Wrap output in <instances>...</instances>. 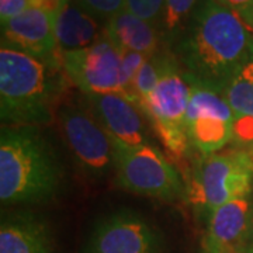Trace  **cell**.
<instances>
[{
    "label": "cell",
    "instance_id": "obj_1",
    "mask_svg": "<svg viewBox=\"0 0 253 253\" xmlns=\"http://www.w3.org/2000/svg\"><path fill=\"white\" fill-rule=\"evenodd\" d=\"M252 48V31L217 0H200L170 46L187 76L222 93Z\"/></svg>",
    "mask_w": 253,
    "mask_h": 253
},
{
    "label": "cell",
    "instance_id": "obj_2",
    "mask_svg": "<svg viewBox=\"0 0 253 253\" xmlns=\"http://www.w3.org/2000/svg\"><path fill=\"white\" fill-rule=\"evenodd\" d=\"M61 179V162L37 126H3L0 200L4 206L52 199Z\"/></svg>",
    "mask_w": 253,
    "mask_h": 253
},
{
    "label": "cell",
    "instance_id": "obj_3",
    "mask_svg": "<svg viewBox=\"0 0 253 253\" xmlns=\"http://www.w3.org/2000/svg\"><path fill=\"white\" fill-rule=\"evenodd\" d=\"M51 68L18 49L0 48V117L3 124L37 126L54 118L56 82Z\"/></svg>",
    "mask_w": 253,
    "mask_h": 253
},
{
    "label": "cell",
    "instance_id": "obj_4",
    "mask_svg": "<svg viewBox=\"0 0 253 253\" xmlns=\"http://www.w3.org/2000/svg\"><path fill=\"white\" fill-rule=\"evenodd\" d=\"M187 199L200 218H207L228 201L249 197L253 191V152L224 148L199 155L190 170Z\"/></svg>",
    "mask_w": 253,
    "mask_h": 253
},
{
    "label": "cell",
    "instance_id": "obj_5",
    "mask_svg": "<svg viewBox=\"0 0 253 253\" xmlns=\"http://www.w3.org/2000/svg\"><path fill=\"white\" fill-rule=\"evenodd\" d=\"M114 158L117 183L123 189L163 201H179L189 196L180 172L151 142L138 146L114 142Z\"/></svg>",
    "mask_w": 253,
    "mask_h": 253
},
{
    "label": "cell",
    "instance_id": "obj_6",
    "mask_svg": "<svg viewBox=\"0 0 253 253\" xmlns=\"http://www.w3.org/2000/svg\"><path fill=\"white\" fill-rule=\"evenodd\" d=\"M189 100V82L173 54L156 89L141 111L166 151L176 161H184L191 149L186 129Z\"/></svg>",
    "mask_w": 253,
    "mask_h": 253
},
{
    "label": "cell",
    "instance_id": "obj_7",
    "mask_svg": "<svg viewBox=\"0 0 253 253\" xmlns=\"http://www.w3.org/2000/svg\"><path fill=\"white\" fill-rule=\"evenodd\" d=\"M63 141L82 172L100 179L114 170V142L86 106L66 104L56 111Z\"/></svg>",
    "mask_w": 253,
    "mask_h": 253
},
{
    "label": "cell",
    "instance_id": "obj_8",
    "mask_svg": "<svg viewBox=\"0 0 253 253\" xmlns=\"http://www.w3.org/2000/svg\"><path fill=\"white\" fill-rule=\"evenodd\" d=\"M190 100L186 116V129L191 149L199 155L222 151L232 139L234 111L222 91L187 76Z\"/></svg>",
    "mask_w": 253,
    "mask_h": 253
},
{
    "label": "cell",
    "instance_id": "obj_9",
    "mask_svg": "<svg viewBox=\"0 0 253 253\" xmlns=\"http://www.w3.org/2000/svg\"><path fill=\"white\" fill-rule=\"evenodd\" d=\"M61 58L65 75L83 94H123L120 83L121 54L106 30L93 45L63 52Z\"/></svg>",
    "mask_w": 253,
    "mask_h": 253
},
{
    "label": "cell",
    "instance_id": "obj_10",
    "mask_svg": "<svg viewBox=\"0 0 253 253\" xmlns=\"http://www.w3.org/2000/svg\"><path fill=\"white\" fill-rule=\"evenodd\" d=\"M84 253H163V238L144 217L123 210L100 219Z\"/></svg>",
    "mask_w": 253,
    "mask_h": 253
},
{
    "label": "cell",
    "instance_id": "obj_11",
    "mask_svg": "<svg viewBox=\"0 0 253 253\" xmlns=\"http://www.w3.org/2000/svg\"><path fill=\"white\" fill-rule=\"evenodd\" d=\"M55 11L30 7L1 24V45L18 49L51 68H62L55 36Z\"/></svg>",
    "mask_w": 253,
    "mask_h": 253
},
{
    "label": "cell",
    "instance_id": "obj_12",
    "mask_svg": "<svg viewBox=\"0 0 253 253\" xmlns=\"http://www.w3.org/2000/svg\"><path fill=\"white\" fill-rule=\"evenodd\" d=\"M84 103L113 142L126 146L149 144L141 110L120 93L84 94Z\"/></svg>",
    "mask_w": 253,
    "mask_h": 253
},
{
    "label": "cell",
    "instance_id": "obj_13",
    "mask_svg": "<svg viewBox=\"0 0 253 253\" xmlns=\"http://www.w3.org/2000/svg\"><path fill=\"white\" fill-rule=\"evenodd\" d=\"M253 211L249 197L215 208L207 219L204 253H228L249 244Z\"/></svg>",
    "mask_w": 253,
    "mask_h": 253
},
{
    "label": "cell",
    "instance_id": "obj_14",
    "mask_svg": "<svg viewBox=\"0 0 253 253\" xmlns=\"http://www.w3.org/2000/svg\"><path fill=\"white\" fill-rule=\"evenodd\" d=\"M104 33V26L86 13L75 0L59 6L55 16V36L59 54L93 45Z\"/></svg>",
    "mask_w": 253,
    "mask_h": 253
},
{
    "label": "cell",
    "instance_id": "obj_15",
    "mask_svg": "<svg viewBox=\"0 0 253 253\" xmlns=\"http://www.w3.org/2000/svg\"><path fill=\"white\" fill-rule=\"evenodd\" d=\"M104 30L120 51H134L151 56L165 45L158 28L126 9L110 18Z\"/></svg>",
    "mask_w": 253,
    "mask_h": 253
},
{
    "label": "cell",
    "instance_id": "obj_16",
    "mask_svg": "<svg viewBox=\"0 0 253 253\" xmlns=\"http://www.w3.org/2000/svg\"><path fill=\"white\" fill-rule=\"evenodd\" d=\"M0 253H52L48 228L27 214L4 219L0 228Z\"/></svg>",
    "mask_w": 253,
    "mask_h": 253
},
{
    "label": "cell",
    "instance_id": "obj_17",
    "mask_svg": "<svg viewBox=\"0 0 253 253\" xmlns=\"http://www.w3.org/2000/svg\"><path fill=\"white\" fill-rule=\"evenodd\" d=\"M224 96L235 117H253V48L232 75Z\"/></svg>",
    "mask_w": 253,
    "mask_h": 253
},
{
    "label": "cell",
    "instance_id": "obj_18",
    "mask_svg": "<svg viewBox=\"0 0 253 253\" xmlns=\"http://www.w3.org/2000/svg\"><path fill=\"white\" fill-rule=\"evenodd\" d=\"M172 58V49L163 45L158 52L151 55L145 61L142 68L139 69L135 82H134V90H132V103L139 110H142L145 103L149 99V96L156 89L163 72L166 71V68H168Z\"/></svg>",
    "mask_w": 253,
    "mask_h": 253
},
{
    "label": "cell",
    "instance_id": "obj_19",
    "mask_svg": "<svg viewBox=\"0 0 253 253\" xmlns=\"http://www.w3.org/2000/svg\"><path fill=\"white\" fill-rule=\"evenodd\" d=\"M200 0H166L163 11L161 34L163 44L170 48L186 28Z\"/></svg>",
    "mask_w": 253,
    "mask_h": 253
},
{
    "label": "cell",
    "instance_id": "obj_20",
    "mask_svg": "<svg viewBox=\"0 0 253 253\" xmlns=\"http://www.w3.org/2000/svg\"><path fill=\"white\" fill-rule=\"evenodd\" d=\"M120 54H121V71H120L121 91L126 99L132 101V90H134L136 75L149 56L134 51H120Z\"/></svg>",
    "mask_w": 253,
    "mask_h": 253
},
{
    "label": "cell",
    "instance_id": "obj_21",
    "mask_svg": "<svg viewBox=\"0 0 253 253\" xmlns=\"http://www.w3.org/2000/svg\"><path fill=\"white\" fill-rule=\"evenodd\" d=\"M166 0H126V9L161 31Z\"/></svg>",
    "mask_w": 253,
    "mask_h": 253
},
{
    "label": "cell",
    "instance_id": "obj_22",
    "mask_svg": "<svg viewBox=\"0 0 253 253\" xmlns=\"http://www.w3.org/2000/svg\"><path fill=\"white\" fill-rule=\"evenodd\" d=\"M82 9L103 26L121 10L126 9V0H75Z\"/></svg>",
    "mask_w": 253,
    "mask_h": 253
},
{
    "label": "cell",
    "instance_id": "obj_23",
    "mask_svg": "<svg viewBox=\"0 0 253 253\" xmlns=\"http://www.w3.org/2000/svg\"><path fill=\"white\" fill-rule=\"evenodd\" d=\"M229 146L253 152V117L239 116L234 120L232 139Z\"/></svg>",
    "mask_w": 253,
    "mask_h": 253
},
{
    "label": "cell",
    "instance_id": "obj_24",
    "mask_svg": "<svg viewBox=\"0 0 253 253\" xmlns=\"http://www.w3.org/2000/svg\"><path fill=\"white\" fill-rule=\"evenodd\" d=\"M245 23V26L253 33V0H217Z\"/></svg>",
    "mask_w": 253,
    "mask_h": 253
},
{
    "label": "cell",
    "instance_id": "obj_25",
    "mask_svg": "<svg viewBox=\"0 0 253 253\" xmlns=\"http://www.w3.org/2000/svg\"><path fill=\"white\" fill-rule=\"evenodd\" d=\"M33 7V0H0V21L4 24L11 18Z\"/></svg>",
    "mask_w": 253,
    "mask_h": 253
},
{
    "label": "cell",
    "instance_id": "obj_26",
    "mask_svg": "<svg viewBox=\"0 0 253 253\" xmlns=\"http://www.w3.org/2000/svg\"><path fill=\"white\" fill-rule=\"evenodd\" d=\"M228 253H253V249L251 244H246L244 246H241V248H238L235 251H231V252Z\"/></svg>",
    "mask_w": 253,
    "mask_h": 253
},
{
    "label": "cell",
    "instance_id": "obj_27",
    "mask_svg": "<svg viewBox=\"0 0 253 253\" xmlns=\"http://www.w3.org/2000/svg\"><path fill=\"white\" fill-rule=\"evenodd\" d=\"M249 244L253 245V219H252V228H251V238H249Z\"/></svg>",
    "mask_w": 253,
    "mask_h": 253
},
{
    "label": "cell",
    "instance_id": "obj_28",
    "mask_svg": "<svg viewBox=\"0 0 253 253\" xmlns=\"http://www.w3.org/2000/svg\"><path fill=\"white\" fill-rule=\"evenodd\" d=\"M55 1H58L59 4H62V3H65V1H68V0H55Z\"/></svg>",
    "mask_w": 253,
    "mask_h": 253
},
{
    "label": "cell",
    "instance_id": "obj_29",
    "mask_svg": "<svg viewBox=\"0 0 253 253\" xmlns=\"http://www.w3.org/2000/svg\"><path fill=\"white\" fill-rule=\"evenodd\" d=\"M251 246H252V249H253V245L252 244H251Z\"/></svg>",
    "mask_w": 253,
    "mask_h": 253
}]
</instances>
